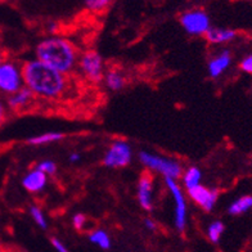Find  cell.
I'll return each mask as SVG.
<instances>
[{
  "label": "cell",
  "instance_id": "7a4b0ae2",
  "mask_svg": "<svg viewBox=\"0 0 252 252\" xmlns=\"http://www.w3.org/2000/svg\"><path fill=\"white\" fill-rule=\"evenodd\" d=\"M79 56L75 44L62 36L45 37L35 48L37 61L67 76L77 68Z\"/></svg>",
  "mask_w": 252,
  "mask_h": 252
},
{
  "label": "cell",
  "instance_id": "e0dca14e",
  "mask_svg": "<svg viewBox=\"0 0 252 252\" xmlns=\"http://www.w3.org/2000/svg\"><path fill=\"white\" fill-rule=\"evenodd\" d=\"M252 209V196H242L233 201L228 207V214L233 216L242 215Z\"/></svg>",
  "mask_w": 252,
  "mask_h": 252
},
{
  "label": "cell",
  "instance_id": "4dcf8cb0",
  "mask_svg": "<svg viewBox=\"0 0 252 252\" xmlns=\"http://www.w3.org/2000/svg\"><path fill=\"white\" fill-rule=\"evenodd\" d=\"M0 252H13V251H10V250H8V249H3V247H0Z\"/></svg>",
  "mask_w": 252,
  "mask_h": 252
},
{
  "label": "cell",
  "instance_id": "484cf974",
  "mask_svg": "<svg viewBox=\"0 0 252 252\" xmlns=\"http://www.w3.org/2000/svg\"><path fill=\"white\" fill-rule=\"evenodd\" d=\"M239 68L243 71V72L252 75V53L246 56L241 63H239Z\"/></svg>",
  "mask_w": 252,
  "mask_h": 252
},
{
  "label": "cell",
  "instance_id": "44dd1931",
  "mask_svg": "<svg viewBox=\"0 0 252 252\" xmlns=\"http://www.w3.org/2000/svg\"><path fill=\"white\" fill-rule=\"evenodd\" d=\"M29 214H30L31 219L33 220V222L39 226L40 229H47L48 228V220L47 216L44 214L43 209L37 205H31L30 209H29Z\"/></svg>",
  "mask_w": 252,
  "mask_h": 252
},
{
  "label": "cell",
  "instance_id": "4316f807",
  "mask_svg": "<svg viewBox=\"0 0 252 252\" xmlns=\"http://www.w3.org/2000/svg\"><path fill=\"white\" fill-rule=\"evenodd\" d=\"M50 243H52V246H53L57 252H70V250L67 249V246L60 238H57V237H52Z\"/></svg>",
  "mask_w": 252,
  "mask_h": 252
},
{
  "label": "cell",
  "instance_id": "4fadbf2b",
  "mask_svg": "<svg viewBox=\"0 0 252 252\" xmlns=\"http://www.w3.org/2000/svg\"><path fill=\"white\" fill-rule=\"evenodd\" d=\"M230 64H232V54H230L229 50L224 49L209 61L207 72H209L210 77L218 79L228 70Z\"/></svg>",
  "mask_w": 252,
  "mask_h": 252
},
{
  "label": "cell",
  "instance_id": "ac0fdd59",
  "mask_svg": "<svg viewBox=\"0 0 252 252\" xmlns=\"http://www.w3.org/2000/svg\"><path fill=\"white\" fill-rule=\"evenodd\" d=\"M64 138L62 133L60 131H49V133H43L39 135L31 136L27 139V143L30 146H45V144H50V143L58 142Z\"/></svg>",
  "mask_w": 252,
  "mask_h": 252
},
{
  "label": "cell",
  "instance_id": "2e32d148",
  "mask_svg": "<svg viewBox=\"0 0 252 252\" xmlns=\"http://www.w3.org/2000/svg\"><path fill=\"white\" fill-rule=\"evenodd\" d=\"M201 179H202V171L197 166H190L186 171H183L182 180L183 184L187 189H192L194 187L201 184Z\"/></svg>",
  "mask_w": 252,
  "mask_h": 252
},
{
  "label": "cell",
  "instance_id": "8fae6325",
  "mask_svg": "<svg viewBox=\"0 0 252 252\" xmlns=\"http://www.w3.org/2000/svg\"><path fill=\"white\" fill-rule=\"evenodd\" d=\"M138 202L140 207L146 211H152L153 209V175L150 171H146L140 175L138 180Z\"/></svg>",
  "mask_w": 252,
  "mask_h": 252
},
{
  "label": "cell",
  "instance_id": "3957f363",
  "mask_svg": "<svg viewBox=\"0 0 252 252\" xmlns=\"http://www.w3.org/2000/svg\"><path fill=\"white\" fill-rule=\"evenodd\" d=\"M139 161L148 171L161 174L165 179L176 180L178 178H182L183 167L175 159L142 151L139 152Z\"/></svg>",
  "mask_w": 252,
  "mask_h": 252
},
{
  "label": "cell",
  "instance_id": "277c9868",
  "mask_svg": "<svg viewBox=\"0 0 252 252\" xmlns=\"http://www.w3.org/2000/svg\"><path fill=\"white\" fill-rule=\"evenodd\" d=\"M24 87L22 63L10 58L0 63V95L7 98Z\"/></svg>",
  "mask_w": 252,
  "mask_h": 252
},
{
  "label": "cell",
  "instance_id": "8992f818",
  "mask_svg": "<svg viewBox=\"0 0 252 252\" xmlns=\"http://www.w3.org/2000/svg\"><path fill=\"white\" fill-rule=\"evenodd\" d=\"M133 159L131 147L125 140H115L103 156V165L108 169H121L129 165Z\"/></svg>",
  "mask_w": 252,
  "mask_h": 252
},
{
  "label": "cell",
  "instance_id": "52a82bcc",
  "mask_svg": "<svg viewBox=\"0 0 252 252\" xmlns=\"http://www.w3.org/2000/svg\"><path fill=\"white\" fill-rule=\"evenodd\" d=\"M180 24L186 32L193 36H205L206 32L211 29L210 16L202 9L186 10L180 16Z\"/></svg>",
  "mask_w": 252,
  "mask_h": 252
},
{
  "label": "cell",
  "instance_id": "d6986e66",
  "mask_svg": "<svg viewBox=\"0 0 252 252\" xmlns=\"http://www.w3.org/2000/svg\"><path fill=\"white\" fill-rule=\"evenodd\" d=\"M89 241L102 250H110L112 246L110 234L104 229H94L89 233Z\"/></svg>",
  "mask_w": 252,
  "mask_h": 252
},
{
  "label": "cell",
  "instance_id": "6da1fadb",
  "mask_svg": "<svg viewBox=\"0 0 252 252\" xmlns=\"http://www.w3.org/2000/svg\"><path fill=\"white\" fill-rule=\"evenodd\" d=\"M25 88L30 90L36 99L54 102L66 95L68 77L52 67L44 64L36 58L22 63Z\"/></svg>",
  "mask_w": 252,
  "mask_h": 252
},
{
  "label": "cell",
  "instance_id": "f546056e",
  "mask_svg": "<svg viewBox=\"0 0 252 252\" xmlns=\"http://www.w3.org/2000/svg\"><path fill=\"white\" fill-rule=\"evenodd\" d=\"M8 57H7V52H5V49H4L1 45H0V63L3 62V61L7 60Z\"/></svg>",
  "mask_w": 252,
  "mask_h": 252
},
{
  "label": "cell",
  "instance_id": "cb8c5ba5",
  "mask_svg": "<svg viewBox=\"0 0 252 252\" xmlns=\"http://www.w3.org/2000/svg\"><path fill=\"white\" fill-rule=\"evenodd\" d=\"M87 221H88L87 216L81 213H77L72 216V226L76 229V230H79V232H81V230L85 228Z\"/></svg>",
  "mask_w": 252,
  "mask_h": 252
},
{
  "label": "cell",
  "instance_id": "9a60e30c",
  "mask_svg": "<svg viewBox=\"0 0 252 252\" xmlns=\"http://www.w3.org/2000/svg\"><path fill=\"white\" fill-rule=\"evenodd\" d=\"M104 85L111 92H119V90L124 89L126 84V79L124 76V73L121 71L116 70V68H111L104 73L103 77Z\"/></svg>",
  "mask_w": 252,
  "mask_h": 252
},
{
  "label": "cell",
  "instance_id": "ffe728a7",
  "mask_svg": "<svg viewBox=\"0 0 252 252\" xmlns=\"http://www.w3.org/2000/svg\"><path fill=\"white\" fill-rule=\"evenodd\" d=\"M225 232V225L220 220L213 221L207 228V238L213 243H218L221 239L222 234Z\"/></svg>",
  "mask_w": 252,
  "mask_h": 252
},
{
  "label": "cell",
  "instance_id": "5b68a950",
  "mask_svg": "<svg viewBox=\"0 0 252 252\" xmlns=\"http://www.w3.org/2000/svg\"><path fill=\"white\" fill-rule=\"evenodd\" d=\"M77 70L89 83H100L104 77V63L96 50H85L79 56Z\"/></svg>",
  "mask_w": 252,
  "mask_h": 252
},
{
  "label": "cell",
  "instance_id": "83f0119b",
  "mask_svg": "<svg viewBox=\"0 0 252 252\" xmlns=\"http://www.w3.org/2000/svg\"><path fill=\"white\" fill-rule=\"evenodd\" d=\"M144 225H146V228L148 229V230H151V232H155L157 228L156 221H155L153 219H151V218H147V219H144Z\"/></svg>",
  "mask_w": 252,
  "mask_h": 252
},
{
  "label": "cell",
  "instance_id": "f1b7e54d",
  "mask_svg": "<svg viewBox=\"0 0 252 252\" xmlns=\"http://www.w3.org/2000/svg\"><path fill=\"white\" fill-rule=\"evenodd\" d=\"M80 159H81V155H80L79 152H72L70 156H68V161H70L71 163L79 162Z\"/></svg>",
  "mask_w": 252,
  "mask_h": 252
},
{
  "label": "cell",
  "instance_id": "7402d4cb",
  "mask_svg": "<svg viewBox=\"0 0 252 252\" xmlns=\"http://www.w3.org/2000/svg\"><path fill=\"white\" fill-rule=\"evenodd\" d=\"M36 169L40 170L45 175H54L57 173V163L52 159H43L36 165Z\"/></svg>",
  "mask_w": 252,
  "mask_h": 252
},
{
  "label": "cell",
  "instance_id": "7c38bea8",
  "mask_svg": "<svg viewBox=\"0 0 252 252\" xmlns=\"http://www.w3.org/2000/svg\"><path fill=\"white\" fill-rule=\"evenodd\" d=\"M21 184L24 187V189L29 193H40L43 192L45 187L48 184V175H45L44 173H41L40 170H37L36 167L29 170L24 176H22V180H21Z\"/></svg>",
  "mask_w": 252,
  "mask_h": 252
},
{
  "label": "cell",
  "instance_id": "9c48e42d",
  "mask_svg": "<svg viewBox=\"0 0 252 252\" xmlns=\"http://www.w3.org/2000/svg\"><path fill=\"white\" fill-rule=\"evenodd\" d=\"M5 102H7L9 112L22 113L32 108L35 102H36V96L33 95L27 88L24 87L18 92L12 94V95L7 96Z\"/></svg>",
  "mask_w": 252,
  "mask_h": 252
},
{
  "label": "cell",
  "instance_id": "ba28073f",
  "mask_svg": "<svg viewBox=\"0 0 252 252\" xmlns=\"http://www.w3.org/2000/svg\"><path fill=\"white\" fill-rule=\"evenodd\" d=\"M166 187L174 201V221L175 228L179 232H184L187 228V202L186 196L178 182L174 179H165Z\"/></svg>",
  "mask_w": 252,
  "mask_h": 252
},
{
  "label": "cell",
  "instance_id": "30bf717a",
  "mask_svg": "<svg viewBox=\"0 0 252 252\" xmlns=\"http://www.w3.org/2000/svg\"><path fill=\"white\" fill-rule=\"evenodd\" d=\"M188 194L201 209L207 211V213L215 207L218 198H219V193L216 189L207 188L202 184H199L192 189H188Z\"/></svg>",
  "mask_w": 252,
  "mask_h": 252
},
{
  "label": "cell",
  "instance_id": "5bb4252c",
  "mask_svg": "<svg viewBox=\"0 0 252 252\" xmlns=\"http://www.w3.org/2000/svg\"><path fill=\"white\" fill-rule=\"evenodd\" d=\"M237 32L232 29H219V27H211L205 37L210 44H226L236 39Z\"/></svg>",
  "mask_w": 252,
  "mask_h": 252
},
{
  "label": "cell",
  "instance_id": "603a6c76",
  "mask_svg": "<svg viewBox=\"0 0 252 252\" xmlns=\"http://www.w3.org/2000/svg\"><path fill=\"white\" fill-rule=\"evenodd\" d=\"M110 5L108 0H87L85 1V7L88 9L93 10V12H99V10L106 9Z\"/></svg>",
  "mask_w": 252,
  "mask_h": 252
},
{
  "label": "cell",
  "instance_id": "d4e9b609",
  "mask_svg": "<svg viewBox=\"0 0 252 252\" xmlns=\"http://www.w3.org/2000/svg\"><path fill=\"white\" fill-rule=\"evenodd\" d=\"M8 117H9V110H8L7 102L0 96V127L5 124Z\"/></svg>",
  "mask_w": 252,
  "mask_h": 252
}]
</instances>
